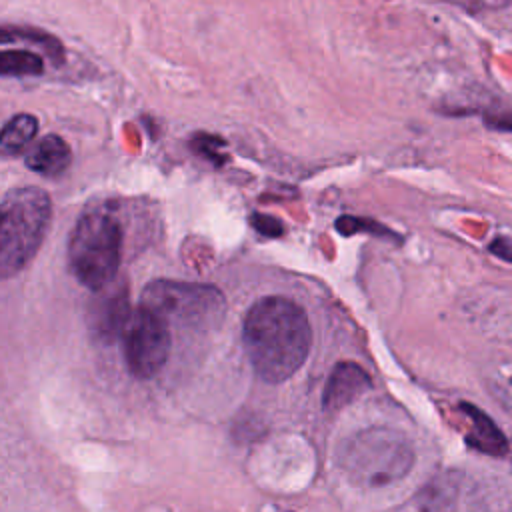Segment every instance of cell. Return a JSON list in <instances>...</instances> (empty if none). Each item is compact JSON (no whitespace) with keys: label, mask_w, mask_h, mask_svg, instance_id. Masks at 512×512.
<instances>
[{"label":"cell","mask_w":512,"mask_h":512,"mask_svg":"<svg viewBox=\"0 0 512 512\" xmlns=\"http://www.w3.org/2000/svg\"><path fill=\"white\" fill-rule=\"evenodd\" d=\"M342 468L358 482L382 486L406 476L414 464L410 442L396 430L368 428L340 450Z\"/></svg>","instance_id":"cell-4"},{"label":"cell","mask_w":512,"mask_h":512,"mask_svg":"<svg viewBox=\"0 0 512 512\" xmlns=\"http://www.w3.org/2000/svg\"><path fill=\"white\" fill-rule=\"evenodd\" d=\"M142 306L156 312L168 326L176 324L188 330H210L222 322L226 298L212 284L160 278L146 284Z\"/></svg>","instance_id":"cell-5"},{"label":"cell","mask_w":512,"mask_h":512,"mask_svg":"<svg viewBox=\"0 0 512 512\" xmlns=\"http://www.w3.org/2000/svg\"><path fill=\"white\" fill-rule=\"evenodd\" d=\"M132 316L128 304V290L124 284H110L90 306L88 324L98 340L110 342L122 336L128 318Z\"/></svg>","instance_id":"cell-7"},{"label":"cell","mask_w":512,"mask_h":512,"mask_svg":"<svg viewBox=\"0 0 512 512\" xmlns=\"http://www.w3.org/2000/svg\"><path fill=\"white\" fill-rule=\"evenodd\" d=\"M250 222H252V228L258 230L262 236L274 238V236H282V232H284L282 224H280L276 218L268 216V214H258V212H256V214L250 218Z\"/></svg>","instance_id":"cell-14"},{"label":"cell","mask_w":512,"mask_h":512,"mask_svg":"<svg viewBox=\"0 0 512 512\" xmlns=\"http://www.w3.org/2000/svg\"><path fill=\"white\" fill-rule=\"evenodd\" d=\"M510 384H512V378H510Z\"/></svg>","instance_id":"cell-16"},{"label":"cell","mask_w":512,"mask_h":512,"mask_svg":"<svg viewBox=\"0 0 512 512\" xmlns=\"http://www.w3.org/2000/svg\"><path fill=\"white\" fill-rule=\"evenodd\" d=\"M458 498V476L456 474H440L432 478L426 486H422L416 496V504L420 512H454Z\"/></svg>","instance_id":"cell-11"},{"label":"cell","mask_w":512,"mask_h":512,"mask_svg":"<svg viewBox=\"0 0 512 512\" xmlns=\"http://www.w3.org/2000/svg\"><path fill=\"white\" fill-rule=\"evenodd\" d=\"M488 250H490L494 256H498V258H502V260H506V262H512V238H508V236H496V238L490 242Z\"/></svg>","instance_id":"cell-15"},{"label":"cell","mask_w":512,"mask_h":512,"mask_svg":"<svg viewBox=\"0 0 512 512\" xmlns=\"http://www.w3.org/2000/svg\"><path fill=\"white\" fill-rule=\"evenodd\" d=\"M370 388V376L368 372L356 364V362H338L326 380L324 394H322V406L328 412L340 410L348 404H352L356 398H360Z\"/></svg>","instance_id":"cell-8"},{"label":"cell","mask_w":512,"mask_h":512,"mask_svg":"<svg viewBox=\"0 0 512 512\" xmlns=\"http://www.w3.org/2000/svg\"><path fill=\"white\" fill-rule=\"evenodd\" d=\"M122 258V228L108 210L84 212L68 240V264L74 278L92 292L114 284Z\"/></svg>","instance_id":"cell-3"},{"label":"cell","mask_w":512,"mask_h":512,"mask_svg":"<svg viewBox=\"0 0 512 512\" xmlns=\"http://www.w3.org/2000/svg\"><path fill=\"white\" fill-rule=\"evenodd\" d=\"M52 220V200L36 186L12 188L0 204V272L18 274L38 252Z\"/></svg>","instance_id":"cell-2"},{"label":"cell","mask_w":512,"mask_h":512,"mask_svg":"<svg viewBox=\"0 0 512 512\" xmlns=\"http://www.w3.org/2000/svg\"><path fill=\"white\" fill-rule=\"evenodd\" d=\"M120 338L124 362L136 378H152L164 368L170 356L172 336L170 326L156 312L140 304L132 310Z\"/></svg>","instance_id":"cell-6"},{"label":"cell","mask_w":512,"mask_h":512,"mask_svg":"<svg viewBox=\"0 0 512 512\" xmlns=\"http://www.w3.org/2000/svg\"><path fill=\"white\" fill-rule=\"evenodd\" d=\"M38 130V118L32 114H16L12 116L2 130L0 138V148L4 156H14L22 152L36 136Z\"/></svg>","instance_id":"cell-12"},{"label":"cell","mask_w":512,"mask_h":512,"mask_svg":"<svg viewBox=\"0 0 512 512\" xmlns=\"http://www.w3.org/2000/svg\"><path fill=\"white\" fill-rule=\"evenodd\" d=\"M242 342L254 372L270 384L288 380L306 362L312 330L306 312L286 296L256 300L242 326Z\"/></svg>","instance_id":"cell-1"},{"label":"cell","mask_w":512,"mask_h":512,"mask_svg":"<svg viewBox=\"0 0 512 512\" xmlns=\"http://www.w3.org/2000/svg\"><path fill=\"white\" fill-rule=\"evenodd\" d=\"M24 162L32 172L42 176H58L70 166L72 150L60 136L46 134L28 150Z\"/></svg>","instance_id":"cell-10"},{"label":"cell","mask_w":512,"mask_h":512,"mask_svg":"<svg viewBox=\"0 0 512 512\" xmlns=\"http://www.w3.org/2000/svg\"><path fill=\"white\" fill-rule=\"evenodd\" d=\"M460 410L470 420V432L466 434L468 446H472L474 450H478L482 454H490V456H504L508 452L506 436L502 434V430L494 424V420L488 414H484L480 408H476L468 402H462Z\"/></svg>","instance_id":"cell-9"},{"label":"cell","mask_w":512,"mask_h":512,"mask_svg":"<svg viewBox=\"0 0 512 512\" xmlns=\"http://www.w3.org/2000/svg\"><path fill=\"white\" fill-rule=\"evenodd\" d=\"M44 62L32 50H2L0 72L2 76H36L42 74Z\"/></svg>","instance_id":"cell-13"}]
</instances>
